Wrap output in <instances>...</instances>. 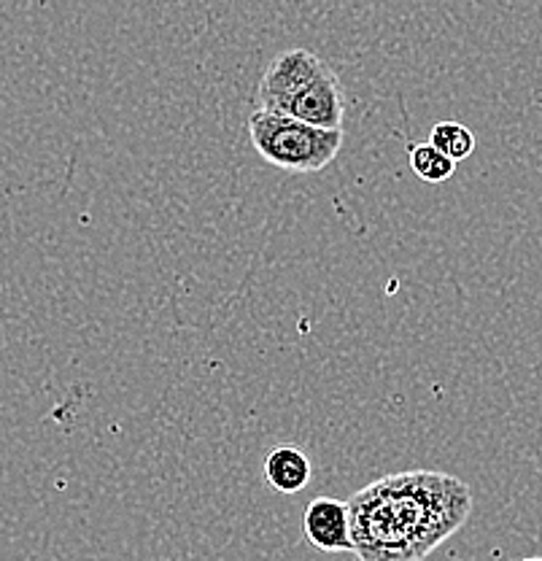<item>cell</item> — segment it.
I'll list each match as a JSON object with an SVG mask.
<instances>
[{"label": "cell", "mask_w": 542, "mask_h": 561, "mask_svg": "<svg viewBox=\"0 0 542 561\" xmlns=\"http://www.w3.org/2000/svg\"><path fill=\"white\" fill-rule=\"evenodd\" d=\"M326 68L330 66H326L322 57L308 49H287L276 55L270 66H267L265 76L260 79V90H256L260 108L278 111L291 95H297L313 79H319Z\"/></svg>", "instance_id": "obj_3"}, {"label": "cell", "mask_w": 542, "mask_h": 561, "mask_svg": "<svg viewBox=\"0 0 542 561\" xmlns=\"http://www.w3.org/2000/svg\"><path fill=\"white\" fill-rule=\"evenodd\" d=\"M521 561H542V557H532V559H521Z\"/></svg>", "instance_id": "obj_9"}, {"label": "cell", "mask_w": 542, "mask_h": 561, "mask_svg": "<svg viewBox=\"0 0 542 561\" xmlns=\"http://www.w3.org/2000/svg\"><path fill=\"white\" fill-rule=\"evenodd\" d=\"M302 535L324 553H354L351 505L335 496H316L302 513Z\"/></svg>", "instance_id": "obj_5"}, {"label": "cell", "mask_w": 542, "mask_h": 561, "mask_svg": "<svg viewBox=\"0 0 542 561\" xmlns=\"http://www.w3.org/2000/svg\"><path fill=\"white\" fill-rule=\"evenodd\" d=\"M249 138L262 160L289 173L324 171L343 146V130H322L265 108H256L249 119Z\"/></svg>", "instance_id": "obj_2"}, {"label": "cell", "mask_w": 542, "mask_h": 561, "mask_svg": "<svg viewBox=\"0 0 542 561\" xmlns=\"http://www.w3.org/2000/svg\"><path fill=\"white\" fill-rule=\"evenodd\" d=\"M311 456L297 446H276L265 459V481L278 494H297L311 483Z\"/></svg>", "instance_id": "obj_6"}, {"label": "cell", "mask_w": 542, "mask_h": 561, "mask_svg": "<svg viewBox=\"0 0 542 561\" xmlns=\"http://www.w3.org/2000/svg\"><path fill=\"white\" fill-rule=\"evenodd\" d=\"M429 144L446 151L453 162L468 160L472 151H475V136L462 122H437L433 130H429Z\"/></svg>", "instance_id": "obj_8"}, {"label": "cell", "mask_w": 542, "mask_h": 561, "mask_svg": "<svg viewBox=\"0 0 542 561\" xmlns=\"http://www.w3.org/2000/svg\"><path fill=\"white\" fill-rule=\"evenodd\" d=\"M407 151H411V154H407L411 171L422 181H427V184H442V181H448L457 173V162H453L446 151L437 149L435 144H429V140L427 144H413Z\"/></svg>", "instance_id": "obj_7"}, {"label": "cell", "mask_w": 542, "mask_h": 561, "mask_svg": "<svg viewBox=\"0 0 542 561\" xmlns=\"http://www.w3.org/2000/svg\"><path fill=\"white\" fill-rule=\"evenodd\" d=\"M348 505L361 561H422L462 529L472 491L446 472H397L357 491Z\"/></svg>", "instance_id": "obj_1"}, {"label": "cell", "mask_w": 542, "mask_h": 561, "mask_svg": "<svg viewBox=\"0 0 542 561\" xmlns=\"http://www.w3.org/2000/svg\"><path fill=\"white\" fill-rule=\"evenodd\" d=\"M348 98L343 90L341 79L332 68H326L319 79H313L305 90L291 95L276 114L291 116V119L308 122L322 130H341L343 119H346Z\"/></svg>", "instance_id": "obj_4"}]
</instances>
